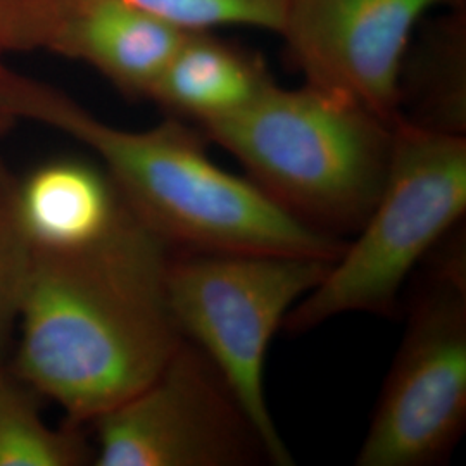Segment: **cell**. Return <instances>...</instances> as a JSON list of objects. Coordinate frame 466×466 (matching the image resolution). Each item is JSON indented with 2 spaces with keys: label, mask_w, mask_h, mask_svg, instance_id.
Wrapping results in <instances>:
<instances>
[{
  "label": "cell",
  "mask_w": 466,
  "mask_h": 466,
  "mask_svg": "<svg viewBox=\"0 0 466 466\" xmlns=\"http://www.w3.org/2000/svg\"><path fill=\"white\" fill-rule=\"evenodd\" d=\"M171 254L128 204L96 240L32 248L9 365L67 423L85 429L130 398L182 342L167 302Z\"/></svg>",
  "instance_id": "1"
},
{
  "label": "cell",
  "mask_w": 466,
  "mask_h": 466,
  "mask_svg": "<svg viewBox=\"0 0 466 466\" xmlns=\"http://www.w3.org/2000/svg\"><path fill=\"white\" fill-rule=\"evenodd\" d=\"M0 109L71 137L94 152L128 208L171 248L298 254L335 261L346 248L289 215L249 178L215 165L178 119L125 130L65 90L0 61Z\"/></svg>",
  "instance_id": "2"
},
{
  "label": "cell",
  "mask_w": 466,
  "mask_h": 466,
  "mask_svg": "<svg viewBox=\"0 0 466 466\" xmlns=\"http://www.w3.org/2000/svg\"><path fill=\"white\" fill-rule=\"evenodd\" d=\"M249 180L318 232H358L380 198L394 123L332 90L275 84L240 111L202 125Z\"/></svg>",
  "instance_id": "3"
},
{
  "label": "cell",
  "mask_w": 466,
  "mask_h": 466,
  "mask_svg": "<svg viewBox=\"0 0 466 466\" xmlns=\"http://www.w3.org/2000/svg\"><path fill=\"white\" fill-rule=\"evenodd\" d=\"M465 211V138L400 117L380 198L360 237L290 309L285 329L302 333L350 313H392L411 271Z\"/></svg>",
  "instance_id": "4"
},
{
  "label": "cell",
  "mask_w": 466,
  "mask_h": 466,
  "mask_svg": "<svg viewBox=\"0 0 466 466\" xmlns=\"http://www.w3.org/2000/svg\"><path fill=\"white\" fill-rule=\"evenodd\" d=\"M332 263L298 254L202 250H182L169 259L173 319L228 383L271 465H292L294 456L268 406V350L290 309L325 279Z\"/></svg>",
  "instance_id": "5"
},
{
  "label": "cell",
  "mask_w": 466,
  "mask_h": 466,
  "mask_svg": "<svg viewBox=\"0 0 466 466\" xmlns=\"http://www.w3.org/2000/svg\"><path fill=\"white\" fill-rule=\"evenodd\" d=\"M452 238L413 299L356 465H435L465 431L466 254Z\"/></svg>",
  "instance_id": "6"
},
{
  "label": "cell",
  "mask_w": 466,
  "mask_h": 466,
  "mask_svg": "<svg viewBox=\"0 0 466 466\" xmlns=\"http://www.w3.org/2000/svg\"><path fill=\"white\" fill-rule=\"evenodd\" d=\"M88 427L96 466L269 463L228 383L185 337L149 383Z\"/></svg>",
  "instance_id": "7"
},
{
  "label": "cell",
  "mask_w": 466,
  "mask_h": 466,
  "mask_svg": "<svg viewBox=\"0 0 466 466\" xmlns=\"http://www.w3.org/2000/svg\"><path fill=\"white\" fill-rule=\"evenodd\" d=\"M448 0H289L282 34L308 84L400 119V69L413 30Z\"/></svg>",
  "instance_id": "8"
},
{
  "label": "cell",
  "mask_w": 466,
  "mask_h": 466,
  "mask_svg": "<svg viewBox=\"0 0 466 466\" xmlns=\"http://www.w3.org/2000/svg\"><path fill=\"white\" fill-rule=\"evenodd\" d=\"M187 35L119 0H57L46 50L147 97Z\"/></svg>",
  "instance_id": "9"
},
{
  "label": "cell",
  "mask_w": 466,
  "mask_h": 466,
  "mask_svg": "<svg viewBox=\"0 0 466 466\" xmlns=\"http://www.w3.org/2000/svg\"><path fill=\"white\" fill-rule=\"evenodd\" d=\"M17 215L32 248H73L96 240L127 202L106 169L76 157L52 159L17 178Z\"/></svg>",
  "instance_id": "10"
},
{
  "label": "cell",
  "mask_w": 466,
  "mask_h": 466,
  "mask_svg": "<svg viewBox=\"0 0 466 466\" xmlns=\"http://www.w3.org/2000/svg\"><path fill=\"white\" fill-rule=\"evenodd\" d=\"M269 84L267 69L248 54L211 36L188 34L147 97L175 116L204 125L240 111Z\"/></svg>",
  "instance_id": "11"
},
{
  "label": "cell",
  "mask_w": 466,
  "mask_h": 466,
  "mask_svg": "<svg viewBox=\"0 0 466 466\" xmlns=\"http://www.w3.org/2000/svg\"><path fill=\"white\" fill-rule=\"evenodd\" d=\"M44 400L9 360L0 365V466L94 465L84 427L50 425Z\"/></svg>",
  "instance_id": "12"
},
{
  "label": "cell",
  "mask_w": 466,
  "mask_h": 466,
  "mask_svg": "<svg viewBox=\"0 0 466 466\" xmlns=\"http://www.w3.org/2000/svg\"><path fill=\"white\" fill-rule=\"evenodd\" d=\"M17 177L0 157V365L11 356L32 246L17 215Z\"/></svg>",
  "instance_id": "13"
},
{
  "label": "cell",
  "mask_w": 466,
  "mask_h": 466,
  "mask_svg": "<svg viewBox=\"0 0 466 466\" xmlns=\"http://www.w3.org/2000/svg\"><path fill=\"white\" fill-rule=\"evenodd\" d=\"M185 34L249 26L282 34L289 0H119Z\"/></svg>",
  "instance_id": "14"
},
{
  "label": "cell",
  "mask_w": 466,
  "mask_h": 466,
  "mask_svg": "<svg viewBox=\"0 0 466 466\" xmlns=\"http://www.w3.org/2000/svg\"><path fill=\"white\" fill-rule=\"evenodd\" d=\"M57 0H0V61L25 50L46 49Z\"/></svg>",
  "instance_id": "15"
},
{
  "label": "cell",
  "mask_w": 466,
  "mask_h": 466,
  "mask_svg": "<svg viewBox=\"0 0 466 466\" xmlns=\"http://www.w3.org/2000/svg\"><path fill=\"white\" fill-rule=\"evenodd\" d=\"M16 123L17 121L15 117L9 116L7 113H4V111L0 109V137H4V135L7 134Z\"/></svg>",
  "instance_id": "16"
}]
</instances>
